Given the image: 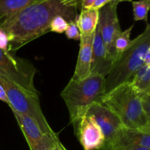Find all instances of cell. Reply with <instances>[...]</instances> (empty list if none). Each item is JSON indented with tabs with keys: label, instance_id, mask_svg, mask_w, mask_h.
I'll return each mask as SVG.
<instances>
[{
	"label": "cell",
	"instance_id": "44dd1931",
	"mask_svg": "<svg viewBox=\"0 0 150 150\" xmlns=\"http://www.w3.org/2000/svg\"><path fill=\"white\" fill-rule=\"evenodd\" d=\"M144 111L150 122V90L140 95Z\"/></svg>",
	"mask_w": 150,
	"mask_h": 150
},
{
	"label": "cell",
	"instance_id": "3957f363",
	"mask_svg": "<svg viewBox=\"0 0 150 150\" xmlns=\"http://www.w3.org/2000/svg\"><path fill=\"white\" fill-rule=\"evenodd\" d=\"M105 95V78L91 74L82 81L70 79L61 93L74 126L94 103H103Z\"/></svg>",
	"mask_w": 150,
	"mask_h": 150
},
{
	"label": "cell",
	"instance_id": "277c9868",
	"mask_svg": "<svg viewBox=\"0 0 150 150\" xmlns=\"http://www.w3.org/2000/svg\"><path fill=\"white\" fill-rule=\"evenodd\" d=\"M150 48V23L145 30L131 41L130 46L114 64L105 78V95L120 84L128 82L144 64Z\"/></svg>",
	"mask_w": 150,
	"mask_h": 150
},
{
	"label": "cell",
	"instance_id": "cb8c5ba5",
	"mask_svg": "<svg viewBox=\"0 0 150 150\" xmlns=\"http://www.w3.org/2000/svg\"><path fill=\"white\" fill-rule=\"evenodd\" d=\"M0 100H1V101H3V102L6 103L7 105L9 104L7 94H6L5 90H4V88L2 87V86H1V84H0Z\"/></svg>",
	"mask_w": 150,
	"mask_h": 150
},
{
	"label": "cell",
	"instance_id": "9c48e42d",
	"mask_svg": "<svg viewBox=\"0 0 150 150\" xmlns=\"http://www.w3.org/2000/svg\"><path fill=\"white\" fill-rule=\"evenodd\" d=\"M118 4V2L113 0L99 10L98 27L105 44L108 57L111 60L114 43L122 32L117 16Z\"/></svg>",
	"mask_w": 150,
	"mask_h": 150
},
{
	"label": "cell",
	"instance_id": "f1b7e54d",
	"mask_svg": "<svg viewBox=\"0 0 150 150\" xmlns=\"http://www.w3.org/2000/svg\"><path fill=\"white\" fill-rule=\"evenodd\" d=\"M149 1H150V0H149Z\"/></svg>",
	"mask_w": 150,
	"mask_h": 150
},
{
	"label": "cell",
	"instance_id": "5b68a950",
	"mask_svg": "<svg viewBox=\"0 0 150 150\" xmlns=\"http://www.w3.org/2000/svg\"><path fill=\"white\" fill-rule=\"evenodd\" d=\"M0 84L5 90L9 102L8 105L12 111L30 117L45 133L52 134L55 133L42 112L38 95L23 90L1 76Z\"/></svg>",
	"mask_w": 150,
	"mask_h": 150
},
{
	"label": "cell",
	"instance_id": "7402d4cb",
	"mask_svg": "<svg viewBox=\"0 0 150 150\" xmlns=\"http://www.w3.org/2000/svg\"><path fill=\"white\" fill-rule=\"evenodd\" d=\"M9 38L7 32L0 27V49L8 51Z\"/></svg>",
	"mask_w": 150,
	"mask_h": 150
},
{
	"label": "cell",
	"instance_id": "30bf717a",
	"mask_svg": "<svg viewBox=\"0 0 150 150\" xmlns=\"http://www.w3.org/2000/svg\"><path fill=\"white\" fill-rule=\"evenodd\" d=\"M73 127L83 150H101L105 139L102 130L92 117L85 114Z\"/></svg>",
	"mask_w": 150,
	"mask_h": 150
},
{
	"label": "cell",
	"instance_id": "4316f807",
	"mask_svg": "<svg viewBox=\"0 0 150 150\" xmlns=\"http://www.w3.org/2000/svg\"><path fill=\"white\" fill-rule=\"evenodd\" d=\"M144 64H146V65L150 66V48L148 51L147 54H146V57H145L144 59Z\"/></svg>",
	"mask_w": 150,
	"mask_h": 150
},
{
	"label": "cell",
	"instance_id": "4fadbf2b",
	"mask_svg": "<svg viewBox=\"0 0 150 150\" xmlns=\"http://www.w3.org/2000/svg\"><path fill=\"white\" fill-rule=\"evenodd\" d=\"M129 147H143L150 149V132L124 127L113 150Z\"/></svg>",
	"mask_w": 150,
	"mask_h": 150
},
{
	"label": "cell",
	"instance_id": "8fae6325",
	"mask_svg": "<svg viewBox=\"0 0 150 150\" xmlns=\"http://www.w3.org/2000/svg\"><path fill=\"white\" fill-rule=\"evenodd\" d=\"M114 65V62L107 54L105 44L100 32L97 26L92 44V57L91 64L92 74H97L106 78Z\"/></svg>",
	"mask_w": 150,
	"mask_h": 150
},
{
	"label": "cell",
	"instance_id": "2e32d148",
	"mask_svg": "<svg viewBox=\"0 0 150 150\" xmlns=\"http://www.w3.org/2000/svg\"><path fill=\"white\" fill-rule=\"evenodd\" d=\"M128 82L139 95L150 90V66L143 64Z\"/></svg>",
	"mask_w": 150,
	"mask_h": 150
},
{
	"label": "cell",
	"instance_id": "ac0fdd59",
	"mask_svg": "<svg viewBox=\"0 0 150 150\" xmlns=\"http://www.w3.org/2000/svg\"><path fill=\"white\" fill-rule=\"evenodd\" d=\"M133 18L135 21H144L148 22V13L150 10L149 0L132 1Z\"/></svg>",
	"mask_w": 150,
	"mask_h": 150
},
{
	"label": "cell",
	"instance_id": "7a4b0ae2",
	"mask_svg": "<svg viewBox=\"0 0 150 150\" xmlns=\"http://www.w3.org/2000/svg\"><path fill=\"white\" fill-rule=\"evenodd\" d=\"M103 104L119 117L126 128L150 132V122L144 111L140 95L129 82L107 93Z\"/></svg>",
	"mask_w": 150,
	"mask_h": 150
},
{
	"label": "cell",
	"instance_id": "e0dca14e",
	"mask_svg": "<svg viewBox=\"0 0 150 150\" xmlns=\"http://www.w3.org/2000/svg\"><path fill=\"white\" fill-rule=\"evenodd\" d=\"M133 28V25H132L126 30L123 31V32L122 31L121 33L118 35L114 43V46H113L112 54H111V59L114 61V64L118 61L123 53L130 46L132 41L130 40V34H131Z\"/></svg>",
	"mask_w": 150,
	"mask_h": 150
},
{
	"label": "cell",
	"instance_id": "6da1fadb",
	"mask_svg": "<svg viewBox=\"0 0 150 150\" xmlns=\"http://www.w3.org/2000/svg\"><path fill=\"white\" fill-rule=\"evenodd\" d=\"M82 0H36L0 24L9 38V52L50 32L54 17L61 16L67 21H76L77 9Z\"/></svg>",
	"mask_w": 150,
	"mask_h": 150
},
{
	"label": "cell",
	"instance_id": "7c38bea8",
	"mask_svg": "<svg viewBox=\"0 0 150 150\" xmlns=\"http://www.w3.org/2000/svg\"><path fill=\"white\" fill-rule=\"evenodd\" d=\"M94 35L95 33L89 36H81L79 56L72 80L82 81L92 74L91 64Z\"/></svg>",
	"mask_w": 150,
	"mask_h": 150
},
{
	"label": "cell",
	"instance_id": "52a82bcc",
	"mask_svg": "<svg viewBox=\"0 0 150 150\" xmlns=\"http://www.w3.org/2000/svg\"><path fill=\"white\" fill-rule=\"evenodd\" d=\"M86 114L92 117L103 134L105 142L101 150H113L114 144L124 128L119 117L103 103H94Z\"/></svg>",
	"mask_w": 150,
	"mask_h": 150
},
{
	"label": "cell",
	"instance_id": "ba28073f",
	"mask_svg": "<svg viewBox=\"0 0 150 150\" xmlns=\"http://www.w3.org/2000/svg\"><path fill=\"white\" fill-rule=\"evenodd\" d=\"M12 111L30 150H49L60 141L57 133L48 134L44 133L30 117Z\"/></svg>",
	"mask_w": 150,
	"mask_h": 150
},
{
	"label": "cell",
	"instance_id": "5bb4252c",
	"mask_svg": "<svg viewBox=\"0 0 150 150\" xmlns=\"http://www.w3.org/2000/svg\"><path fill=\"white\" fill-rule=\"evenodd\" d=\"M99 19V10L95 9H81L76 19V23L81 36H89L95 33Z\"/></svg>",
	"mask_w": 150,
	"mask_h": 150
},
{
	"label": "cell",
	"instance_id": "ffe728a7",
	"mask_svg": "<svg viewBox=\"0 0 150 150\" xmlns=\"http://www.w3.org/2000/svg\"><path fill=\"white\" fill-rule=\"evenodd\" d=\"M64 32H65L66 37L68 39L74 40H80L81 34L75 21L68 23V26H67V29Z\"/></svg>",
	"mask_w": 150,
	"mask_h": 150
},
{
	"label": "cell",
	"instance_id": "d6986e66",
	"mask_svg": "<svg viewBox=\"0 0 150 150\" xmlns=\"http://www.w3.org/2000/svg\"><path fill=\"white\" fill-rule=\"evenodd\" d=\"M69 22L61 16H57L53 18L50 24V32L62 34L65 32Z\"/></svg>",
	"mask_w": 150,
	"mask_h": 150
},
{
	"label": "cell",
	"instance_id": "8992f818",
	"mask_svg": "<svg viewBox=\"0 0 150 150\" xmlns=\"http://www.w3.org/2000/svg\"><path fill=\"white\" fill-rule=\"evenodd\" d=\"M36 73V67L30 60L0 49V76L23 90L39 96L40 92L34 82Z\"/></svg>",
	"mask_w": 150,
	"mask_h": 150
},
{
	"label": "cell",
	"instance_id": "83f0119b",
	"mask_svg": "<svg viewBox=\"0 0 150 150\" xmlns=\"http://www.w3.org/2000/svg\"><path fill=\"white\" fill-rule=\"evenodd\" d=\"M114 1H116L117 2L120 3V2H122V1H131L132 2L133 0H114Z\"/></svg>",
	"mask_w": 150,
	"mask_h": 150
},
{
	"label": "cell",
	"instance_id": "9a60e30c",
	"mask_svg": "<svg viewBox=\"0 0 150 150\" xmlns=\"http://www.w3.org/2000/svg\"><path fill=\"white\" fill-rule=\"evenodd\" d=\"M36 0H0V24Z\"/></svg>",
	"mask_w": 150,
	"mask_h": 150
},
{
	"label": "cell",
	"instance_id": "d4e9b609",
	"mask_svg": "<svg viewBox=\"0 0 150 150\" xmlns=\"http://www.w3.org/2000/svg\"><path fill=\"white\" fill-rule=\"evenodd\" d=\"M49 150H67L65 148V146L61 143V142H58L53 147H51Z\"/></svg>",
	"mask_w": 150,
	"mask_h": 150
},
{
	"label": "cell",
	"instance_id": "603a6c76",
	"mask_svg": "<svg viewBox=\"0 0 150 150\" xmlns=\"http://www.w3.org/2000/svg\"><path fill=\"white\" fill-rule=\"evenodd\" d=\"M113 0H96V1L94 2V4H92V9H95V10H99L101 7H103V6H105V4H107L108 3L111 2Z\"/></svg>",
	"mask_w": 150,
	"mask_h": 150
},
{
	"label": "cell",
	"instance_id": "484cf974",
	"mask_svg": "<svg viewBox=\"0 0 150 150\" xmlns=\"http://www.w3.org/2000/svg\"><path fill=\"white\" fill-rule=\"evenodd\" d=\"M116 150H150L149 149L143 147H129V148H122V149H118Z\"/></svg>",
	"mask_w": 150,
	"mask_h": 150
}]
</instances>
